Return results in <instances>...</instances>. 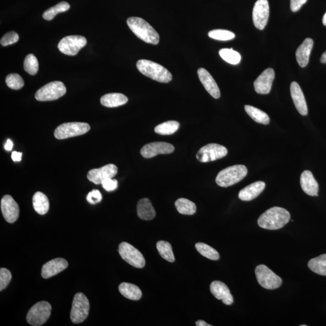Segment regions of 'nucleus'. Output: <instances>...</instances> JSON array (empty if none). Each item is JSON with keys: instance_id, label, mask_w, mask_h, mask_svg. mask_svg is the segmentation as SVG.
<instances>
[{"instance_id": "obj_1", "label": "nucleus", "mask_w": 326, "mask_h": 326, "mask_svg": "<svg viewBox=\"0 0 326 326\" xmlns=\"http://www.w3.org/2000/svg\"><path fill=\"white\" fill-rule=\"evenodd\" d=\"M290 213L287 210L274 207L261 214L257 222L261 228L276 230L283 228L290 222Z\"/></svg>"}, {"instance_id": "obj_2", "label": "nucleus", "mask_w": 326, "mask_h": 326, "mask_svg": "<svg viewBox=\"0 0 326 326\" xmlns=\"http://www.w3.org/2000/svg\"><path fill=\"white\" fill-rule=\"evenodd\" d=\"M127 24L131 31L142 42L157 45L159 42L158 33L145 19L139 17H131Z\"/></svg>"}, {"instance_id": "obj_3", "label": "nucleus", "mask_w": 326, "mask_h": 326, "mask_svg": "<svg viewBox=\"0 0 326 326\" xmlns=\"http://www.w3.org/2000/svg\"><path fill=\"white\" fill-rule=\"evenodd\" d=\"M137 68L144 75L161 83H168L172 79L169 70L159 64L152 61L141 59L137 63Z\"/></svg>"}, {"instance_id": "obj_4", "label": "nucleus", "mask_w": 326, "mask_h": 326, "mask_svg": "<svg viewBox=\"0 0 326 326\" xmlns=\"http://www.w3.org/2000/svg\"><path fill=\"white\" fill-rule=\"evenodd\" d=\"M247 174L246 166L241 165L230 166L219 172L216 176V182L222 188H228L240 181Z\"/></svg>"}, {"instance_id": "obj_5", "label": "nucleus", "mask_w": 326, "mask_h": 326, "mask_svg": "<svg viewBox=\"0 0 326 326\" xmlns=\"http://www.w3.org/2000/svg\"><path fill=\"white\" fill-rule=\"evenodd\" d=\"M90 130V126L83 122H70L57 127L54 132V137L64 140L86 134Z\"/></svg>"}, {"instance_id": "obj_6", "label": "nucleus", "mask_w": 326, "mask_h": 326, "mask_svg": "<svg viewBox=\"0 0 326 326\" xmlns=\"http://www.w3.org/2000/svg\"><path fill=\"white\" fill-rule=\"evenodd\" d=\"M66 92V87L62 82L53 81L37 91L35 98L40 101H53L63 97Z\"/></svg>"}, {"instance_id": "obj_7", "label": "nucleus", "mask_w": 326, "mask_h": 326, "mask_svg": "<svg viewBox=\"0 0 326 326\" xmlns=\"http://www.w3.org/2000/svg\"><path fill=\"white\" fill-rule=\"evenodd\" d=\"M52 312V305L48 302H38L30 308L27 315V321L33 326L44 324L48 320Z\"/></svg>"}, {"instance_id": "obj_8", "label": "nucleus", "mask_w": 326, "mask_h": 326, "mask_svg": "<svg viewBox=\"0 0 326 326\" xmlns=\"http://www.w3.org/2000/svg\"><path fill=\"white\" fill-rule=\"evenodd\" d=\"M90 302L83 293L74 295L71 308L70 318L74 324H79L86 320L90 311Z\"/></svg>"}, {"instance_id": "obj_9", "label": "nucleus", "mask_w": 326, "mask_h": 326, "mask_svg": "<svg viewBox=\"0 0 326 326\" xmlns=\"http://www.w3.org/2000/svg\"><path fill=\"white\" fill-rule=\"evenodd\" d=\"M255 274L258 283L267 290H275L282 283L281 278L264 264H260L256 268Z\"/></svg>"}, {"instance_id": "obj_10", "label": "nucleus", "mask_w": 326, "mask_h": 326, "mask_svg": "<svg viewBox=\"0 0 326 326\" xmlns=\"http://www.w3.org/2000/svg\"><path fill=\"white\" fill-rule=\"evenodd\" d=\"M118 252L125 261L131 266L142 268L145 266V259L142 254L137 249L127 242H121L118 248Z\"/></svg>"}, {"instance_id": "obj_11", "label": "nucleus", "mask_w": 326, "mask_h": 326, "mask_svg": "<svg viewBox=\"0 0 326 326\" xmlns=\"http://www.w3.org/2000/svg\"><path fill=\"white\" fill-rule=\"evenodd\" d=\"M87 43V39L84 36L71 35L61 39L57 47L61 53L66 55L75 56Z\"/></svg>"}, {"instance_id": "obj_12", "label": "nucleus", "mask_w": 326, "mask_h": 326, "mask_svg": "<svg viewBox=\"0 0 326 326\" xmlns=\"http://www.w3.org/2000/svg\"><path fill=\"white\" fill-rule=\"evenodd\" d=\"M228 151L223 146L219 144H208L199 149L196 158L201 162L213 161L222 158L227 155Z\"/></svg>"}, {"instance_id": "obj_13", "label": "nucleus", "mask_w": 326, "mask_h": 326, "mask_svg": "<svg viewBox=\"0 0 326 326\" xmlns=\"http://www.w3.org/2000/svg\"><path fill=\"white\" fill-rule=\"evenodd\" d=\"M270 16V6L268 0H257L253 11V21L254 26L263 30L267 25Z\"/></svg>"}, {"instance_id": "obj_14", "label": "nucleus", "mask_w": 326, "mask_h": 326, "mask_svg": "<svg viewBox=\"0 0 326 326\" xmlns=\"http://www.w3.org/2000/svg\"><path fill=\"white\" fill-rule=\"evenodd\" d=\"M175 150L174 146L166 142H151L141 149V155L145 158H151L159 154H171Z\"/></svg>"}, {"instance_id": "obj_15", "label": "nucleus", "mask_w": 326, "mask_h": 326, "mask_svg": "<svg viewBox=\"0 0 326 326\" xmlns=\"http://www.w3.org/2000/svg\"><path fill=\"white\" fill-rule=\"evenodd\" d=\"M118 169L113 164H109L103 168L91 169L88 172L87 178L95 185L101 184L105 179L113 178L117 174Z\"/></svg>"}, {"instance_id": "obj_16", "label": "nucleus", "mask_w": 326, "mask_h": 326, "mask_svg": "<svg viewBox=\"0 0 326 326\" xmlns=\"http://www.w3.org/2000/svg\"><path fill=\"white\" fill-rule=\"evenodd\" d=\"M1 209L7 222L12 223L16 221L19 215L18 203L11 196L5 195L1 201Z\"/></svg>"}, {"instance_id": "obj_17", "label": "nucleus", "mask_w": 326, "mask_h": 326, "mask_svg": "<svg viewBox=\"0 0 326 326\" xmlns=\"http://www.w3.org/2000/svg\"><path fill=\"white\" fill-rule=\"evenodd\" d=\"M274 78L275 72L273 69L269 68L264 70L254 81V87L256 92L260 94L270 93Z\"/></svg>"}, {"instance_id": "obj_18", "label": "nucleus", "mask_w": 326, "mask_h": 326, "mask_svg": "<svg viewBox=\"0 0 326 326\" xmlns=\"http://www.w3.org/2000/svg\"><path fill=\"white\" fill-rule=\"evenodd\" d=\"M69 266L67 261L63 258H56V259L50 260L44 264L42 272V276L44 278H49L60 272L66 270Z\"/></svg>"}, {"instance_id": "obj_19", "label": "nucleus", "mask_w": 326, "mask_h": 326, "mask_svg": "<svg viewBox=\"0 0 326 326\" xmlns=\"http://www.w3.org/2000/svg\"><path fill=\"white\" fill-rule=\"evenodd\" d=\"M198 74L200 81L207 92L213 97L219 98L220 96L219 88L209 71L203 68H200L198 70Z\"/></svg>"}, {"instance_id": "obj_20", "label": "nucleus", "mask_w": 326, "mask_h": 326, "mask_svg": "<svg viewBox=\"0 0 326 326\" xmlns=\"http://www.w3.org/2000/svg\"><path fill=\"white\" fill-rule=\"evenodd\" d=\"M210 291L217 300H221L226 305L233 303V297L228 287L220 281H214L210 284Z\"/></svg>"}, {"instance_id": "obj_21", "label": "nucleus", "mask_w": 326, "mask_h": 326, "mask_svg": "<svg viewBox=\"0 0 326 326\" xmlns=\"http://www.w3.org/2000/svg\"><path fill=\"white\" fill-rule=\"evenodd\" d=\"M290 90L292 98L298 113L302 115H307L308 113L307 101L300 86L296 82H293L291 84Z\"/></svg>"}, {"instance_id": "obj_22", "label": "nucleus", "mask_w": 326, "mask_h": 326, "mask_svg": "<svg viewBox=\"0 0 326 326\" xmlns=\"http://www.w3.org/2000/svg\"><path fill=\"white\" fill-rule=\"evenodd\" d=\"M300 185L305 193L311 196H317L319 186L312 172L305 171L300 176Z\"/></svg>"}, {"instance_id": "obj_23", "label": "nucleus", "mask_w": 326, "mask_h": 326, "mask_svg": "<svg viewBox=\"0 0 326 326\" xmlns=\"http://www.w3.org/2000/svg\"><path fill=\"white\" fill-rule=\"evenodd\" d=\"M266 184L263 181L252 183L241 190L239 193V198L243 201H250L257 198L266 188Z\"/></svg>"}, {"instance_id": "obj_24", "label": "nucleus", "mask_w": 326, "mask_h": 326, "mask_svg": "<svg viewBox=\"0 0 326 326\" xmlns=\"http://www.w3.org/2000/svg\"><path fill=\"white\" fill-rule=\"evenodd\" d=\"M314 46V40L311 38L305 39L303 43L298 47L295 53L298 65L301 67L308 66L312 48Z\"/></svg>"}, {"instance_id": "obj_25", "label": "nucleus", "mask_w": 326, "mask_h": 326, "mask_svg": "<svg viewBox=\"0 0 326 326\" xmlns=\"http://www.w3.org/2000/svg\"><path fill=\"white\" fill-rule=\"evenodd\" d=\"M137 210V215L141 219L152 220L156 215L154 207L148 198H142L138 202Z\"/></svg>"}, {"instance_id": "obj_26", "label": "nucleus", "mask_w": 326, "mask_h": 326, "mask_svg": "<svg viewBox=\"0 0 326 326\" xmlns=\"http://www.w3.org/2000/svg\"><path fill=\"white\" fill-rule=\"evenodd\" d=\"M128 101V97L121 93H109L100 98L101 104L108 108L120 107L127 104Z\"/></svg>"}, {"instance_id": "obj_27", "label": "nucleus", "mask_w": 326, "mask_h": 326, "mask_svg": "<svg viewBox=\"0 0 326 326\" xmlns=\"http://www.w3.org/2000/svg\"><path fill=\"white\" fill-rule=\"evenodd\" d=\"M33 206L36 213L45 215L49 210V199L43 193L37 192L33 196Z\"/></svg>"}, {"instance_id": "obj_28", "label": "nucleus", "mask_w": 326, "mask_h": 326, "mask_svg": "<svg viewBox=\"0 0 326 326\" xmlns=\"http://www.w3.org/2000/svg\"><path fill=\"white\" fill-rule=\"evenodd\" d=\"M118 290L123 296L131 300H139L142 296L140 289L134 284L122 283Z\"/></svg>"}, {"instance_id": "obj_29", "label": "nucleus", "mask_w": 326, "mask_h": 326, "mask_svg": "<svg viewBox=\"0 0 326 326\" xmlns=\"http://www.w3.org/2000/svg\"><path fill=\"white\" fill-rule=\"evenodd\" d=\"M244 110L249 116L257 123L266 125L270 124V118L269 116L259 109L251 106V105H246Z\"/></svg>"}, {"instance_id": "obj_30", "label": "nucleus", "mask_w": 326, "mask_h": 326, "mask_svg": "<svg viewBox=\"0 0 326 326\" xmlns=\"http://www.w3.org/2000/svg\"><path fill=\"white\" fill-rule=\"evenodd\" d=\"M308 267L314 273L326 276V254L311 259L309 261Z\"/></svg>"}, {"instance_id": "obj_31", "label": "nucleus", "mask_w": 326, "mask_h": 326, "mask_svg": "<svg viewBox=\"0 0 326 326\" xmlns=\"http://www.w3.org/2000/svg\"><path fill=\"white\" fill-rule=\"evenodd\" d=\"M176 210L182 215H192L196 212V206L194 202L186 198H179L175 203Z\"/></svg>"}, {"instance_id": "obj_32", "label": "nucleus", "mask_w": 326, "mask_h": 326, "mask_svg": "<svg viewBox=\"0 0 326 326\" xmlns=\"http://www.w3.org/2000/svg\"><path fill=\"white\" fill-rule=\"evenodd\" d=\"M70 8V6L67 2H60L58 4L52 7V8L47 9V11L44 12L43 15V18L47 20V21H51L58 13L67 12L69 11Z\"/></svg>"}, {"instance_id": "obj_33", "label": "nucleus", "mask_w": 326, "mask_h": 326, "mask_svg": "<svg viewBox=\"0 0 326 326\" xmlns=\"http://www.w3.org/2000/svg\"><path fill=\"white\" fill-rule=\"evenodd\" d=\"M179 124L178 121L171 120L158 125L155 128L156 133L159 135H171L178 131Z\"/></svg>"}, {"instance_id": "obj_34", "label": "nucleus", "mask_w": 326, "mask_h": 326, "mask_svg": "<svg viewBox=\"0 0 326 326\" xmlns=\"http://www.w3.org/2000/svg\"><path fill=\"white\" fill-rule=\"evenodd\" d=\"M196 249L203 257L212 260L219 259V254L213 248L205 243L199 242L195 244Z\"/></svg>"}, {"instance_id": "obj_35", "label": "nucleus", "mask_w": 326, "mask_h": 326, "mask_svg": "<svg viewBox=\"0 0 326 326\" xmlns=\"http://www.w3.org/2000/svg\"><path fill=\"white\" fill-rule=\"evenodd\" d=\"M157 249L159 254H160L163 259L169 261V262H174L175 257L171 244L168 242H166V241H158L157 243Z\"/></svg>"}, {"instance_id": "obj_36", "label": "nucleus", "mask_w": 326, "mask_h": 326, "mask_svg": "<svg viewBox=\"0 0 326 326\" xmlns=\"http://www.w3.org/2000/svg\"><path fill=\"white\" fill-rule=\"evenodd\" d=\"M219 53L224 60L232 65H237L240 62V54L233 49H222Z\"/></svg>"}, {"instance_id": "obj_37", "label": "nucleus", "mask_w": 326, "mask_h": 326, "mask_svg": "<svg viewBox=\"0 0 326 326\" xmlns=\"http://www.w3.org/2000/svg\"><path fill=\"white\" fill-rule=\"evenodd\" d=\"M24 69L30 75H35L39 70L38 60L33 54H29L24 61Z\"/></svg>"}, {"instance_id": "obj_38", "label": "nucleus", "mask_w": 326, "mask_h": 326, "mask_svg": "<svg viewBox=\"0 0 326 326\" xmlns=\"http://www.w3.org/2000/svg\"><path fill=\"white\" fill-rule=\"evenodd\" d=\"M208 35L210 38L216 40H223V42L232 40L235 38V34L229 31V30L223 29L211 30V31L209 32Z\"/></svg>"}, {"instance_id": "obj_39", "label": "nucleus", "mask_w": 326, "mask_h": 326, "mask_svg": "<svg viewBox=\"0 0 326 326\" xmlns=\"http://www.w3.org/2000/svg\"><path fill=\"white\" fill-rule=\"evenodd\" d=\"M7 86L12 90H18L25 86V82L18 74H9L6 78Z\"/></svg>"}, {"instance_id": "obj_40", "label": "nucleus", "mask_w": 326, "mask_h": 326, "mask_svg": "<svg viewBox=\"0 0 326 326\" xmlns=\"http://www.w3.org/2000/svg\"><path fill=\"white\" fill-rule=\"evenodd\" d=\"M12 279V274L11 272L6 268H2L0 270V291L3 290L8 287Z\"/></svg>"}, {"instance_id": "obj_41", "label": "nucleus", "mask_w": 326, "mask_h": 326, "mask_svg": "<svg viewBox=\"0 0 326 326\" xmlns=\"http://www.w3.org/2000/svg\"><path fill=\"white\" fill-rule=\"evenodd\" d=\"M19 35L18 34L15 32H9L5 34L4 36L2 37L0 43H1L3 46L6 47L12 44H15L18 42Z\"/></svg>"}, {"instance_id": "obj_42", "label": "nucleus", "mask_w": 326, "mask_h": 326, "mask_svg": "<svg viewBox=\"0 0 326 326\" xmlns=\"http://www.w3.org/2000/svg\"><path fill=\"white\" fill-rule=\"evenodd\" d=\"M103 196H101L99 190H93L92 191L88 193L87 196V200L91 205H96V203L100 202Z\"/></svg>"}, {"instance_id": "obj_43", "label": "nucleus", "mask_w": 326, "mask_h": 326, "mask_svg": "<svg viewBox=\"0 0 326 326\" xmlns=\"http://www.w3.org/2000/svg\"><path fill=\"white\" fill-rule=\"evenodd\" d=\"M101 185L106 191L112 192L117 188L118 182L116 179L108 178L105 179Z\"/></svg>"}, {"instance_id": "obj_44", "label": "nucleus", "mask_w": 326, "mask_h": 326, "mask_svg": "<svg viewBox=\"0 0 326 326\" xmlns=\"http://www.w3.org/2000/svg\"><path fill=\"white\" fill-rule=\"evenodd\" d=\"M290 1L292 12H296L301 9L302 6L307 2L308 0H290Z\"/></svg>"}, {"instance_id": "obj_45", "label": "nucleus", "mask_w": 326, "mask_h": 326, "mask_svg": "<svg viewBox=\"0 0 326 326\" xmlns=\"http://www.w3.org/2000/svg\"><path fill=\"white\" fill-rule=\"evenodd\" d=\"M22 153L13 151L12 153V160L14 162H19L22 161Z\"/></svg>"}, {"instance_id": "obj_46", "label": "nucleus", "mask_w": 326, "mask_h": 326, "mask_svg": "<svg viewBox=\"0 0 326 326\" xmlns=\"http://www.w3.org/2000/svg\"><path fill=\"white\" fill-rule=\"evenodd\" d=\"M13 147V142L11 140H8L5 145V148L6 151H11Z\"/></svg>"}, {"instance_id": "obj_47", "label": "nucleus", "mask_w": 326, "mask_h": 326, "mask_svg": "<svg viewBox=\"0 0 326 326\" xmlns=\"http://www.w3.org/2000/svg\"><path fill=\"white\" fill-rule=\"evenodd\" d=\"M196 325L197 326H212V325L207 324L206 322L202 320H199L196 322Z\"/></svg>"}, {"instance_id": "obj_48", "label": "nucleus", "mask_w": 326, "mask_h": 326, "mask_svg": "<svg viewBox=\"0 0 326 326\" xmlns=\"http://www.w3.org/2000/svg\"><path fill=\"white\" fill-rule=\"evenodd\" d=\"M320 61H321V63L322 64L326 63V51L325 52L323 53V54H322V56L320 58Z\"/></svg>"}, {"instance_id": "obj_49", "label": "nucleus", "mask_w": 326, "mask_h": 326, "mask_svg": "<svg viewBox=\"0 0 326 326\" xmlns=\"http://www.w3.org/2000/svg\"><path fill=\"white\" fill-rule=\"evenodd\" d=\"M322 24H323L324 26H326V13L323 16V18H322Z\"/></svg>"}, {"instance_id": "obj_50", "label": "nucleus", "mask_w": 326, "mask_h": 326, "mask_svg": "<svg viewBox=\"0 0 326 326\" xmlns=\"http://www.w3.org/2000/svg\"><path fill=\"white\" fill-rule=\"evenodd\" d=\"M307 325H301V326H305Z\"/></svg>"}]
</instances>
